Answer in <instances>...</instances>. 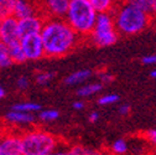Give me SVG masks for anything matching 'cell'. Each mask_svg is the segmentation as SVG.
I'll list each match as a JSON object with an SVG mask.
<instances>
[{
  "instance_id": "35",
  "label": "cell",
  "mask_w": 156,
  "mask_h": 155,
  "mask_svg": "<svg viewBox=\"0 0 156 155\" xmlns=\"http://www.w3.org/2000/svg\"><path fill=\"white\" fill-rule=\"evenodd\" d=\"M4 97H5V89L0 87V99H3Z\"/></svg>"
},
{
  "instance_id": "34",
  "label": "cell",
  "mask_w": 156,
  "mask_h": 155,
  "mask_svg": "<svg viewBox=\"0 0 156 155\" xmlns=\"http://www.w3.org/2000/svg\"><path fill=\"white\" fill-rule=\"evenodd\" d=\"M152 17H156V0L154 2V6H152Z\"/></svg>"
},
{
  "instance_id": "38",
  "label": "cell",
  "mask_w": 156,
  "mask_h": 155,
  "mask_svg": "<svg viewBox=\"0 0 156 155\" xmlns=\"http://www.w3.org/2000/svg\"><path fill=\"white\" fill-rule=\"evenodd\" d=\"M0 24H2V17H0Z\"/></svg>"
},
{
  "instance_id": "2",
  "label": "cell",
  "mask_w": 156,
  "mask_h": 155,
  "mask_svg": "<svg viewBox=\"0 0 156 155\" xmlns=\"http://www.w3.org/2000/svg\"><path fill=\"white\" fill-rule=\"evenodd\" d=\"M114 21L120 35L133 36L143 32L152 23V14L135 6L125 0H120L113 11Z\"/></svg>"
},
{
  "instance_id": "17",
  "label": "cell",
  "mask_w": 156,
  "mask_h": 155,
  "mask_svg": "<svg viewBox=\"0 0 156 155\" xmlns=\"http://www.w3.org/2000/svg\"><path fill=\"white\" fill-rule=\"evenodd\" d=\"M14 62L9 53V46L0 40V68H6L11 66Z\"/></svg>"
},
{
  "instance_id": "3",
  "label": "cell",
  "mask_w": 156,
  "mask_h": 155,
  "mask_svg": "<svg viewBox=\"0 0 156 155\" xmlns=\"http://www.w3.org/2000/svg\"><path fill=\"white\" fill-rule=\"evenodd\" d=\"M98 14L89 0H71L65 19L81 37H89Z\"/></svg>"
},
{
  "instance_id": "26",
  "label": "cell",
  "mask_w": 156,
  "mask_h": 155,
  "mask_svg": "<svg viewBox=\"0 0 156 155\" xmlns=\"http://www.w3.org/2000/svg\"><path fill=\"white\" fill-rule=\"evenodd\" d=\"M144 139L147 140L152 146L156 148V129H150L144 133Z\"/></svg>"
},
{
  "instance_id": "10",
  "label": "cell",
  "mask_w": 156,
  "mask_h": 155,
  "mask_svg": "<svg viewBox=\"0 0 156 155\" xmlns=\"http://www.w3.org/2000/svg\"><path fill=\"white\" fill-rule=\"evenodd\" d=\"M46 17L41 14L37 13L23 19H19V26H20L21 37L25 35H32V34H41V30L44 27Z\"/></svg>"
},
{
  "instance_id": "32",
  "label": "cell",
  "mask_w": 156,
  "mask_h": 155,
  "mask_svg": "<svg viewBox=\"0 0 156 155\" xmlns=\"http://www.w3.org/2000/svg\"><path fill=\"white\" fill-rule=\"evenodd\" d=\"M84 107H86V104L82 101H77L73 103V109H76V110H82V109H84Z\"/></svg>"
},
{
  "instance_id": "12",
  "label": "cell",
  "mask_w": 156,
  "mask_h": 155,
  "mask_svg": "<svg viewBox=\"0 0 156 155\" xmlns=\"http://www.w3.org/2000/svg\"><path fill=\"white\" fill-rule=\"evenodd\" d=\"M40 13L36 2H30V0H15L14 6V16L17 19H23L34 14Z\"/></svg>"
},
{
  "instance_id": "8",
  "label": "cell",
  "mask_w": 156,
  "mask_h": 155,
  "mask_svg": "<svg viewBox=\"0 0 156 155\" xmlns=\"http://www.w3.org/2000/svg\"><path fill=\"white\" fill-rule=\"evenodd\" d=\"M0 40L4 41L6 45H11L21 40L19 19L16 16L11 15L2 19V24H0Z\"/></svg>"
},
{
  "instance_id": "14",
  "label": "cell",
  "mask_w": 156,
  "mask_h": 155,
  "mask_svg": "<svg viewBox=\"0 0 156 155\" xmlns=\"http://www.w3.org/2000/svg\"><path fill=\"white\" fill-rule=\"evenodd\" d=\"M98 13H113L120 0H89Z\"/></svg>"
},
{
  "instance_id": "13",
  "label": "cell",
  "mask_w": 156,
  "mask_h": 155,
  "mask_svg": "<svg viewBox=\"0 0 156 155\" xmlns=\"http://www.w3.org/2000/svg\"><path fill=\"white\" fill-rule=\"evenodd\" d=\"M93 72L90 70H80V71H76L73 73H71L69 76L66 77L65 83L68 86H74V85H81L83 82H86L87 80H89L92 77Z\"/></svg>"
},
{
  "instance_id": "31",
  "label": "cell",
  "mask_w": 156,
  "mask_h": 155,
  "mask_svg": "<svg viewBox=\"0 0 156 155\" xmlns=\"http://www.w3.org/2000/svg\"><path fill=\"white\" fill-rule=\"evenodd\" d=\"M98 119H99V113H98V112H92V113L89 114V117H88V121H89L90 123H95Z\"/></svg>"
},
{
  "instance_id": "4",
  "label": "cell",
  "mask_w": 156,
  "mask_h": 155,
  "mask_svg": "<svg viewBox=\"0 0 156 155\" xmlns=\"http://www.w3.org/2000/svg\"><path fill=\"white\" fill-rule=\"evenodd\" d=\"M21 139L23 155H51L58 148V139L53 134L37 128L23 133Z\"/></svg>"
},
{
  "instance_id": "25",
  "label": "cell",
  "mask_w": 156,
  "mask_h": 155,
  "mask_svg": "<svg viewBox=\"0 0 156 155\" xmlns=\"http://www.w3.org/2000/svg\"><path fill=\"white\" fill-rule=\"evenodd\" d=\"M53 77H55V73L52 72H41L36 76V83L40 86H47L52 81Z\"/></svg>"
},
{
  "instance_id": "6",
  "label": "cell",
  "mask_w": 156,
  "mask_h": 155,
  "mask_svg": "<svg viewBox=\"0 0 156 155\" xmlns=\"http://www.w3.org/2000/svg\"><path fill=\"white\" fill-rule=\"evenodd\" d=\"M20 44L23 46V50L25 52L26 59L30 60V61L41 60L42 57L46 56L41 34L25 35V36L21 37Z\"/></svg>"
},
{
  "instance_id": "22",
  "label": "cell",
  "mask_w": 156,
  "mask_h": 155,
  "mask_svg": "<svg viewBox=\"0 0 156 155\" xmlns=\"http://www.w3.org/2000/svg\"><path fill=\"white\" fill-rule=\"evenodd\" d=\"M125 2L135 5V6H138L147 13H152V6H154V2L155 0H125Z\"/></svg>"
},
{
  "instance_id": "9",
  "label": "cell",
  "mask_w": 156,
  "mask_h": 155,
  "mask_svg": "<svg viewBox=\"0 0 156 155\" xmlns=\"http://www.w3.org/2000/svg\"><path fill=\"white\" fill-rule=\"evenodd\" d=\"M0 155H23L21 134L0 132Z\"/></svg>"
},
{
  "instance_id": "15",
  "label": "cell",
  "mask_w": 156,
  "mask_h": 155,
  "mask_svg": "<svg viewBox=\"0 0 156 155\" xmlns=\"http://www.w3.org/2000/svg\"><path fill=\"white\" fill-rule=\"evenodd\" d=\"M8 46H9L10 57H11V60H12L14 63H23V62L27 61L20 41H19V42H14V44L8 45Z\"/></svg>"
},
{
  "instance_id": "21",
  "label": "cell",
  "mask_w": 156,
  "mask_h": 155,
  "mask_svg": "<svg viewBox=\"0 0 156 155\" xmlns=\"http://www.w3.org/2000/svg\"><path fill=\"white\" fill-rule=\"evenodd\" d=\"M14 6L15 0H5L4 3L0 4V17L4 19L6 16L14 15Z\"/></svg>"
},
{
  "instance_id": "37",
  "label": "cell",
  "mask_w": 156,
  "mask_h": 155,
  "mask_svg": "<svg viewBox=\"0 0 156 155\" xmlns=\"http://www.w3.org/2000/svg\"><path fill=\"white\" fill-rule=\"evenodd\" d=\"M154 20H155V23H156V17H154ZM155 27H156V25H155Z\"/></svg>"
},
{
  "instance_id": "23",
  "label": "cell",
  "mask_w": 156,
  "mask_h": 155,
  "mask_svg": "<svg viewBox=\"0 0 156 155\" xmlns=\"http://www.w3.org/2000/svg\"><path fill=\"white\" fill-rule=\"evenodd\" d=\"M120 98L118 94L115 93H109V94H104L102 97L98 98V104L99 106H110V104H114L116 103Z\"/></svg>"
},
{
  "instance_id": "30",
  "label": "cell",
  "mask_w": 156,
  "mask_h": 155,
  "mask_svg": "<svg viewBox=\"0 0 156 155\" xmlns=\"http://www.w3.org/2000/svg\"><path fill=\"white\" fill-rule=\"evenodd\" d=\"M118 112H119L120 115H124V117H126V115H129L130 112H131V107L129 104H123V106L119 107Z\"/></svg>"
},
{
  "instance_id": "27",
  "label": "cell",
  "mask_w": 156,
  "mask_h": 155,
  "mask_svg": "<svg viewBox=\"0 0 156 155\" xmlns=\"http://www.w3.org/2000/svg\"><path fill=\"white\" fill-rule=\"evenodd\" d=\"M141 62L146 66H154L156 65V55H147V56H144L141 59Z\"/></svg>"
},
{
  "instance_id": "16",
  "label": "cell",
  "mask_w": 156,
  "mask_h": 155,
  "mask_svg": "<svg viewBox=\"0 0 156 155\" xmlns=\"http://www.w3.org/2000/svg\"><path fill=\"white\" fill-rule=\"evenodd\" d=\"M103 88V83H89L83 87H81L80 89L77 91V96L80 97H90L93 94H97L98 92H101Z\"/></svg>"
},
{
  "instance_id": "29",
  "label": "cell",
  "mask_w": 156,
  "mask_h": 155,
  "mask_svg": "<svg viewBox=\"0 0 156 155\" xmlns=\"http://www.w3.org/2000/svg\"><path fill=\"white\" fill-rule=\"evenodd\" d=\"M16 85H17L19 89H26V88L29 87L30 82H29V80L26 78V77H20V78H19V80H17Z\"/></svg>"
},
{
  "instance_id": "18",
  "label": "cell",
  "mask_w": 156,
  "mask_h": 155,
  "mask_svg": "<svg viewBox=\"0 0 156 155\" xmlns=\"http://www.w3.org/2000/svg\"><path fill=\"white\" fill-rule=\"evenodd\" d=\"M58 117H60V112L56 109H45L40 110V113H38V119L44 123L55 122L56 119H58Z\"/></svg>"
},
{
  "instance_id": "7",
  "label": "cell",
  "mask_w": 156,
  "mask_h": 155,
  "mask_svg": "<svg viewBox=\"0 0 156 155\" xmlns=\"http://www.w3.org/2000/svg\"><path fill=\"white\" fill-rule=\"evenodd\" d=\"M71 0H36L40 13L47 17L63 19L69 8Z\"/></svg>"
},
{
  "instance_id": "33",
  "label": "cell",
  "mask_w": 156,
  "mask_h": 155,
  "mask_svg": "<svg viewBox=\"0 0 156 155\" xmlns=\"http://www.w3.org/2000/svg\"><path fill=\"white\" fill-rule=\"evenodd\" d=\"M150 77H151L152 80H156V68L150 71Z\"/></svg>"
},
{
  "instance_id": "19",
  "label": "cell",
  "mask_w": 156,
  "mask_h": 155,
  "mask_svg": "<svg viewBox=\"0 0 156 155\" xmlns=\"http://www.w3.org/2000/svg\"><path fill=\"white\" fill-rule=\"evenodd\" d=\"M12 109L17 110H23V112H29V113H35V112H40L42 108L38 103L34 102H23V103H17L12 107Z\"/></svg>"
},
{
  "instance_id": "5",
  "label": "cell",
  "mask_w": 156,
  "mask_h": 155,
  "mask_svg": "<svg viewBox=\"0 0 156 155\" xmlns=\"http://www.w3.org/2000/svg\"><path fill=\"white\" fill-rule=\"evenodd\" d=\"M119 35L113 13H99L89 38L95 46L108 47L118 41Z\"/></svg>"
},
{
  "instance_id": "20",
  "label": "cell",
  "mask_w": 156,
  "mask_h": 155,
  "mask_svg": "<svg viewBox=\"0 0 156 155\" xmlns=\"http://www.w3.org/2000/svg\"><path fill=\"white\" fill-rule=\"evenodd\" d=\"M129 150V144L125 139H116L110 145V151L114 154H125Z\"/></svg>"
},
{
  "instance_id": "11",
  "label": "cell",
  "mask_w": 156,
  "mask_h": 155,
  "mask_svg": "<svg viewBox=\"0 0 156 155\" xmlns=\"http://www.w3.org/2000/svg\"><path fill=\"white\" fill-rule=\"evenodd\" d=\"M5 121L9 124L16 125V127H23V125H31L35 123V115L29 112H23L12 109L5 115Z\"/></svg>"
},
{
  "instance_id": "24",
  "label": "cell",
  "mask_w": 156,
  "mask_h": 155,
  "mask_svg": "<svg viewBox=\"0 0 156 155\" xmlns=\"http://www.w3.org/2000/svg\"><path fill=\"white\" fill-rule=\"evenodd\" d=\"M67 154H72V155H89V154H97V151L89 149V148H86V146H82V145H74V146H71L69 150L67 151Z\"/></svg>"
},
{
  "instance_id": "1",
  "label": "cell",
  "mask_w": 156,
  "mask_h": 155,
  "mask_svg": "<svg viewBox=\"0 0 156 155\" xmlns=\"http://www.w3.org/2000/svg\"><path fill=\"white\" fill-rule=\"evenodd\" d=\"M46 57L58 59L72 52L80 44L81 36L67 23L60 17H47L41 30Z\"/></svg>"
},
{
  "instance_id": "28",
  "label": "cell",
  "mask_w": 156,
  "mask_h": 155,
  "mask_svg": "<svg viewBox=\"0 0 156 155\" xmlns=\"http://www.w3.org/2000/svg\"><path fill=\"white\" fill-rule=\"evenodd\" d=\"M99 78H101V82H102L103 85H107V83L113 82L114 77H113V74H110L109 72H102V73L99 74Z\"/></svg>"
},
{
  "instance_id": "36",
  "label": "cell",
  "mask_w": 156,
  "mask_h": 155,
  "mask_svg": "<svg viewBox=\"0 0 156 155\" xmlns=\"http://www.w3.org/2000/svg\"><path fill=\"white\" fill-rule=\"evenodd\" d=\"M5 2V0H0V4H2V3H4Z\"/></svg>"
}]
</instances>
